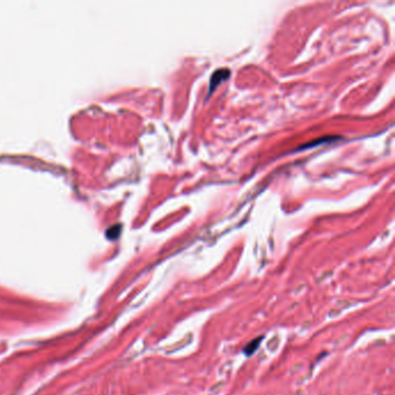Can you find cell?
<instances>
[{
	"instance_id": "7a4b0ae2",
	"label": "cell",
	"mask_w": 395,
	"mask_h": 395,
	"mask_svg": "<svg viewBox=\"0 0 395 395\" xmlns=\"http://www.w3.org/2000/svg\"><path fill=\"white\" fill-rule=\"evenodd\" d=\"M263 341V336H260V337H256L254 338L249 342V343H247V345L245 348H243V355L246 356V357H252V356L255 354L257 349L260 348L261 343H262Z\"/></svg>"
},
{
	"instance_id": "6da1fadb",
	"label": "cell",
	"mask_w": 395,
	"mask_h": 395,
	"mask_svg": "<svg viewBox=\"0 0 395 395\" xmlns=\"http://www.w3.org/2000/svg\"><path fill=\"white\" fill-rule=\"evenodd\" d=\"M231 71L228 69H219L217 71H214L211 76L210 79V87H209V95L213 93V91L223 83V81L230 78Z\"/></svg>"
}]
</instances>
